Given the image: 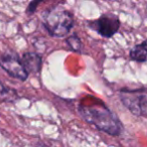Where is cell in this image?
I'll return each instance as SVG.
<instances>
[{
  "label": "cell",
  "instance_id": "obj_1",
  "mask_svg": "<svg viewBox=\"0 0 147 147\" xmlns=\"http://www.w3.org/2000/svg\"><path fill=\"white\" fill-rule=\"evenodd\" d=\"M78 110L82 118L99 131L114 137L120 136L123 133L124 127L120 119L100 100L99 104L91 103L79 105Z\"/></svg>",
  "mask_w": 147,
  "mask_h": 147
},
{
  "label": "cell",
  "instance_id": "obj_2",
  "mask_svg": "<svg viewBox=\"0 0 147 147\" xmlns=\"http://www.w3.org/2000/svg\"><path fill=\"white\" fill-rule=\"evenodd\" d=\"M42 24L53 37H63L69 33L75 24L74 15L61 6H55L42 14Z\"/></svg>",
  "mask_w": 147,
  "mask_h": 147
},
{
  "label": "cell",
  "instance_id": "obj_3",
  "mask_svg": "<svg viewBox=\"0 0 147 147\" xmlns=\"http://www.w3.org/2000/svg\"><path fill=\"white\" fill-rule=\"evenodd\" d=\"M120 100L133 115L147 117V94L144 90L122 89L120 91Z\"/></svg>",
  "mask_w": 147,
  "mask_h": 147
},
{
  "label": "cell",
  "instance_id": "obj_4",
  "mask_svg": "<svg viewBox=\"0 0 147 147\" xmlns=\"http://www.w3.org/2000/svg\"><path fill=\"white\" fill-rule=\"evenodd\" d=\"M87 26L105 38L113 37L120 29L121 21L114 13H104L95 20L87 21Z\"/></svg>",
  "mask_w": 147,
  "mask_h": 147
},
{
  "label": "cell",
  "instance_id": "obj_5",
  "mask_svg": "<svg viewBox=\"0 0 147 147\" xmlns=\"http://www.w3.org/2000/svg\"><path fill=\"white\" fill-rule=\"evenodd\" d=\"M0 67L9 76L24 82L28 78V73L25 71L20 57L14 51H6L0 55Z\"/></svg>",
  "mask_w": 147,
  "mask_h": 147
},
{
  "label": "cell",
  "instance_id": "obj_6",
  "mask_svg": "<svg viewBox=\"0 0 147 147\" xmlns=\"http://www.w3.org/2000/svg\"><path fill=\"white\" fill-rule=\"evenodd\" d=\"M21 63L25 71L29 74H38L42 67V57L34 51H27L20 57Z\"/></svg>",
  "mask_w": 147,
  "mask_h": 147
},
{
  "label": "cell",
  "instance_id": "obj_7",
  "mask_svg": "<svg viewBox=\"0 0 147 147\" xmlns=\"http://www.w3.org/2000/svg\"><path fill=\"white\" fill-rule=\"evenodd\" d=\"M129 57L136 63H147V38L130 49Z\"/></svg>",
  "mask_w": 147,
  "mask_h": 147
},
{
  "label": "cell",
  "instance_id": "obj_8",
  "mask_svg": "<svg viewBox=\"0 0 147 147\" xmlns=\"http://www.w3.org/2000/svg\"><path fill=\"white\" fill-rule=\"evenodd\" d=\"M21 97L16 90L6 86L0 81V103H15Z\"/></svg>",
  "mask_w": 147,
  "mask_h": 147
},
{
  "label": "cell",
  "instance_id": "obj_9",
  "mask_svg": "<svg viewBox=\"0 0 147 147\" xmlns=\"http://www.w3.org/2000/svg\"><path fill=\"white\" fill-rule=\"evenodd\" d=\"M65 43H67V45L69 47V49H71V51H75V53H81L83 49L82 39L78 36L77 33H73V34L69 35V37H67Z\"/></svg>",
  "mask_w": 147,
  "mask_h": 147
},
{
  "label": "cell",
  "instance_id": "obj_10",
  "mask_svg": "<svg viewBox=\"0 0 147 147\" xmlns=\"http://www.w3.org/2000/svg\"><path fill=\"white\" fill-rule=\"evenodd\" d=\"M43 1H40V0H36V1H31L30 3L28 4V6H27L26 8V13L28 15H32L33 13L36 11V8L37 6H38L39 4H41Z\"/></svg>",
  "mask_w": 147,
  "mask_h": 147
},
{
  "label": "cell",
  "instance_id": "obj_11",
  "mask_svg": "<svg viewBox=\"0 0 147 147\" xmlns=\"http://www.w3.org/2000/svg\"><path fill=\"white\" fill-rule=\"evenodd\" d=\"M34 147H49V145H47L45 142H42V141H38V142L36 143V145H35Z\"/></svg>",
  "mask_w": 147,
  "mask_h": 147
}]
</instances>
